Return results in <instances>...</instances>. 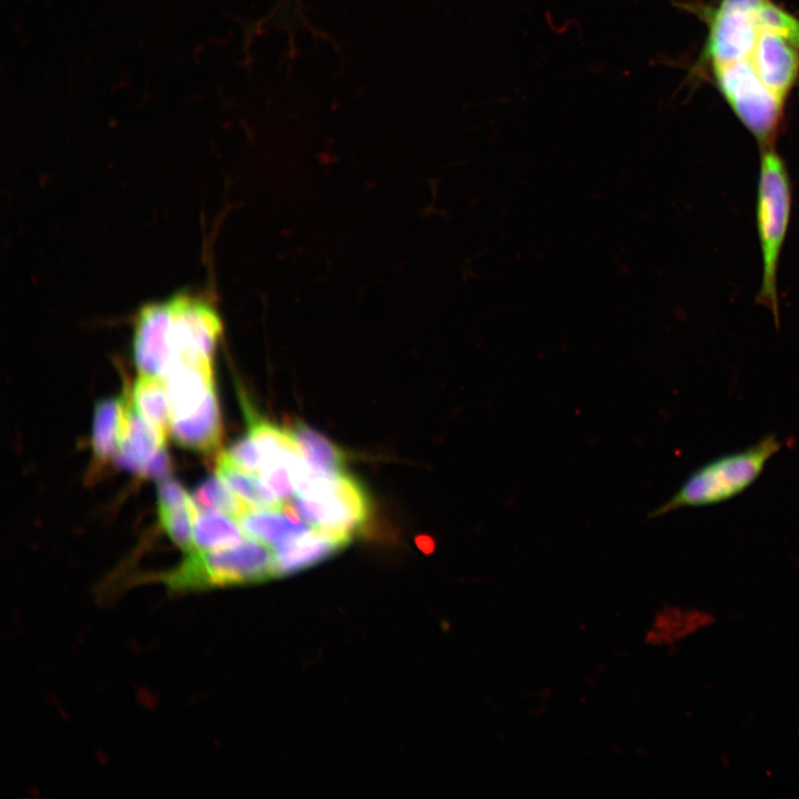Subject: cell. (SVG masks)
Wrapping results in <instances>:
<instances>
[{"label": "cell", "instance_id": "19", "mask_svg": "<svg viewBox=\"0 0 799 799\" xmlns=\"http://www.w3.org/2000/svg\"><path fill=\"white\" fill-rule=\"evenodd\" d=\"M289 462L275 461L266 463L262 465L257 473L260 479L283 504L284 500H290L294 497L295 490Z\"/></svg>", "mask_w": 799, "mask_h": 799}, {"label": "cell", "instance_id": "11", "mask_svg": "<svg viewBox=\"0 0 799 799\" xmlns=\"http://www.w3.org/2000/svg\"><path fill=\"white\" fill-rule=\"evenodd\" d=\"M237 522L247 537L273 547L310 530L307 523L284 508H247Z\"/></svg>", "mask_w": 799, "mask_h": 799}, {"label": "cell", "instance_id": "13", "mask_svg": "<svg viewBox=\"0 0 799 799\" xmlns=\"http://www.w3.org/2000/svg\"><path fill=\"white\" fill-rule=\"evenodd\" d=\"M127 398L113 397L97 403L92 424L93 464L95 469L114 457L120 444Z\"/></svg>", "mask_w": 799, "mask_h": 799}, {"label": "cell", "instance_id": "12", "mask_svg": "<svg viewBox=\"0 0 799 799\" xmlns=\"http://www.w3.org/2000/svg\"><path fill=\"white\" fill-rule=\"evenodd\" d=\"M305 462L317 473L335 476L345 473V453L303 422L286 427Z\"/></svg>", "mask_w": 799, "mask_h": 799}, {"label": "cell", "instance_id": "14", "mask_svg": "<svg viewBox=\"0 0 799 799\" xmlns=\"http://www.w3.org/2000/svg\"><path fill=\"white\" fill-rule=\"evenodd\" d=\"M216 474L250 508H283V503L255 476L234 465L224 453L216 461Z\"/></svg>", "mask_w": 799, "mask_h": 799}, {"label": "cell", "instance_id": "22", "mask_svg": "<svg viewBox=\"0 0 799 799\" xmlns=\"http://www.w3.org/2000/svg\"><path fill=\"white\" fill-rule=\"evenodd\" d=\"M170 471V458L165 446L161 447L158 453L148 463L143 475L151 478H162Z\"/></svg>", "mask_w": 799, "mask_h": 799}, {"label": "cell", "instance_id": "20", "mask_svg": "<svg viewBox=\"0 0 799 799\" xmlns=\"http://www.w3.org/2000/svg\"><path fill=\"white\" fill-rule=\"evenodd\" d=\"M224 454L234 465L252 474H257L262 466L261 452L249 432L233 443Z\"/></svg>", "mask_w": 799, "mask_h": 799}, {"label": "cell", "instance_id": "18", "mask_svg": "<svg viewBox=\"0 0 799 799\" xmlns=\"http://www.w3.org/2000/svg\"><path fill=\"white\" fill-rule=\"evenodd\" d=\"M199 514L192 497L191 500L175 506H159V517L172 542L185 553L194 548L193 525Z\"/></svg>", "mask_w": 799, "mask_h": 799}, {"label": "cell", "instance_id": "4", "mask_svg": "<svg viewBox=\"0 0 799 799\" xmlns=\"http://www.w3.org/2000/svg\"><path fill=\"white\" fill-rule=\"evenodd\" d=\"M274 576L273 552L253 538L216 550L193 548L183 562L165 574L176 591L262 581Z\"/></svg>", "mask_w": 799, "mask_h": 799}, {"label": "cell", "instance_id": "7", "mask_svg": "<svg viewBox=\"0 0 799 799\" xmlns=\"http://www.w3.org/2000/svg\"><path fill=\"white\" fill-rule=\"evenodd\" d=\"M132 346L139 373L163 375L171 361L165 300L145 304L139 311L134 321Z\"/></svg>", "mask_w": 799, "mask_h": 799}, {"label": "cell", "instance_id": "9", "mask_svg": "<svg viewBox=\"0 0 799 799\" xmlns=\"http://www.w3.org/2000/svg\"><path fill=\"white\" fill-rule=\"evenodd\" d=\"M165 438L131 400L127 402L119 449L114 458L122 467L143 475L151 458L165 446Z\"/></svg>", "mask_w": 799, "mask_h": 799}, {"label": "cell", "instance_id": "10", "mask_svg": "<svg viewBox=\"0 0 799 799\" xmlns=\"http://www.w3.org/2000/svg\"><path fill=\"white\" fill-rule=\"evenodd\" d=\"M170 433L185 447L206 454L219 451L222 441V422L214 388L195 412L172 419Z\"/></svg>", "mask_w": 799, "mask_h": 799}, {"label": "cell", "instance_id": "6", "mask_svg": "<svg viewBox=\"0 0 799 799\" xmlns=\"http://www.w3.org/2000/svg\"><path fill=\"white\" fill-rule=\"evenodd\" d=\"M161 377L169 397L171 421L188 416L214 388L212 358H172Z\"/></svg>", "mask_w": 799, "mask_h": 799}, {"label": "cell", "instance_id": "2", "mask_svg": "<svg viewBox=\"0 0 799 799\" xmlns=\"http://www.w3.org/2000/svg\"><path fill=\"white\" fill-rule=\"evenodd\" d=\"M756 195V224L760 244L762 274L757 302L771 311L779 322L777 275L788 232L792 188L787 165L776 149L760 151Z\"/></svg>", "mask_w": 799, "mask_h": 799}, {"label": "cell", "instance_id": "3", "mask_svg": "<svg viewBox=\"0 0 799 799\" xmlns=\"http://www.w3.org/2000/svg\"><path fill=\"white\" fill-rule=\"evenodd\" d=\"M780 447L778 437L768 434L745 449L704 464L691 472L679 488L653 509L648 517H660L680 508L715 505L739 495L759 477Z\"/></svg>", "mask_w": 799, "mask_h": 799}, {"label": "cell", "instance_id": "15", "mask_svg": "<svg viewBox=\"0 0 799 799\" xmlns=\"http://www.w3.org/2000/svg\"><path fill=\"white\" fill-rule=\"evenodd\" d=\"M244 535L237 519L220 510L199 512L193 525V545L202 552L232 546Z\"/></svg>", "mask_w": 799, "mask_h": 799}, {"label": "cell", "instance_id": "1", "mask_svg": "<svg viewBox=\"0 0 799 799\" xmlns=\"http://www.w3.org/2000/svg\"><path fill=\"white\" fill-rule=\"evenodd\" d=\"M702 12L698 64L760 151L775 148L799 80V18L772 0H718Z\"/></svg>", "mask_w": 799, "mask_h": 799}, {"label": "cell", "instance_id": "17", "mask_svg": "<svg viewBox=\"0 0 799 799\" xmlns=\"http://www.w3.org/2000/svg\"><path fill=\"white\" fill-rule=\"evenodd\" d=\"M191 497L199 512L220 510L236 519L250 508L218 474L203 482Z\"/></svg>", "mask_w": 799, "mask_h": 799}, {"label": "cell", "instance_id": "21", "mask_svg": "<svg viewBox=\"0 0 799 799\" xmlns=\"http://www.w3.org/2000/svg\"><path fill=\"white\" fill-rule=\"evenodd\" d=\"M191 500L183 487L171 478L163 479L159 485V506L169 507Z\"/></svg>", "mask_w": 799, "mask_h": 799}, {"label": "cell", "instance_id": "16", "mask_svg": "<svg viewBox=\"0 0 799 799\" xmlns=\"http://www.w3.org/2000/svg\"><path fill=\"white\" fill-rule=\"evenodd\" d=\"M132 402L139 412L166 437L170 433L171 413L162 377L140 373L132 388Z\"/></svg>", "mask_w": 799, "mask_h": 799}, {"label": "cell", "instance_id": "5", "mask_svg": "<svg viewBox=\"0 0 799 799\" xmlns=\"http://www.w3.org/2000/svg\"><path fill=\"white\" fill-rule=\"evenodd\" d=\"M283 508L314 528L351 539L364 529L371 516L364 487L346 473L333 476L317 497H292Z\"/></svg>", "mask_w": 799, "mask_h": 799}, {"label": "cell", "instance_id": "8", "mask_svg": "<svg viewBox=\"0 0 799 799\" xmlns=\"http://www.w3.org/2000/svg\"><path fill=\"white\" fill-rule=\"evenodd\" d=\"M351 538L314 528L274 547V576L309 568L343 549Z\"/></svg>", "mask_w": 799, "mask_h": 799}]
</instances>
